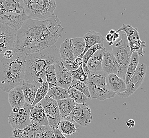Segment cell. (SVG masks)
<instances>
[{"mask_svg":"<svg viewBox=\"0 0 149 138\" xmlns=\"http://www.w3.org/2000/svg\"><path fill=\"white\" fill-rule=\"evenodd\" d=\"M64 27L55 15L44 20L28 18L17 30L13 51L27 55L55 45Z\"/></svg>","mask_w":149,"mask_h":138,"instance_id":"6da1fadb","label":"cell"},{"mask_svg":"<svg viewBox=\"0 0 149 138\" xmlns=\"http://www.w3.org/2000/svg\"><path fill=\"white\" fill-rule=\"evenodd\" d=\"M61 60L59 49L55 45L28 55L24 82L41 86L46 82V68Z\"/></svg>","mask_w":149,"mask_h":138,"instance_id":"7a4b0ae2","label":"cell"},{"mask_svg":"<svg viewBox=\"0 0 149 138\" xmlns=\"http://www.w3.org/2000/svg\"><path fill=\"white\" fill-rule=\"evenodd\" d=\"M26 54L15 52L13 56L0 61V89L9 93L14 87L21 86L24 82Z\"/></svg>","mask_w":149,"mask_h":138,"instance_id":"3957f363","label":"cell"},{"mask_svg":"<svg viewBox=\"0 0 149 138\" xmlns=\"http://www.w3.org/2000/svg\"><path fill=\"white\" fill-rule=\"evenodd\" d=\"M28 19L23 0H0V22L18 30Z\"/></svg>","mask_w":149,"mask_h":138,"instance_id":"277c9868","label":"cell"},{"mask_svg":"<svg viewBox=\"0 0 149 138\" xmlns=\"http://www.w3.org/2000/svg\"><path fill=\"white\" fill-rule=\"evenodd\" d=\"M107 75L103 71H90L88 73L87 86L91 98L104 100L115 96L116 93L108 88L106 82Z\"/></svg>","mask_w":149,"mask_h":138,"instance_id":"5b68a950","label":"cell"},{"mask_svg":"<svg viewBox=\"0 0 149 138\" xmlns=\"http://www.w3.org/2000/svg\"><path fill=\"white\" fill-rule=\"evenodd\" d=\"M112 52L118 64V70L117 75L125 80L127 66L131 60L132 52L125 33H122L121 39L111 46Z\"/></svg>","mask_w":149,"mask_h":138,"instance_id":"8992f818","label":"cell"},{"mask_svg":"<svg viewBox=\"0 0 149 138\" xmlns=\"http://www.w3.org/2000/svg\"><path fill=\"white\" fill-rule=\"evenodd\" d=\"M56 6L55 0H38L36 3L24 5L28 18L39 20L54 15Z\"/></svg>","mask_w":149,"mask_h":138,"instance_id":"52a82bcc","label":"cell"},{"mask_svg":"<svg viewBox=\"0 0 149 138\" xmlns=\"http://www.w3.org/2000/svg\"><path fill=\"white\" fill-rule=\"evenodd\" d=\"M12 133L15 138H54L53 129L49 125L30 124L24 129L13 130Z\"/></svg>","mask_w":149,"mask_h":138,"instance_id":"ba28073f","label":"cell"},{"mask_svg":"<svg viewBox=\"0 0 149 138\" xmlns=\"http://www.w3.org/2000/svg\"><path fill=\"white\" fill-rule=\"evenodd\" d=\"M120 31H124L126 35L132 53L136 52L139 56H143L145 53L143 49L146 47V42L141 40L137 28L132 27L131 24H123L122 27L117 30L118 33Z\"/></svg>","mask_w":149,"mask_h":138,"instance_id":"9c48e42d","label":"cell"},{"mask_svg":"<svg viewBox=\"0 0 149 138\" xmlns=\"http://www.w3.org/2000/svg\"><path fill=\"white\" fill-rule=\"evenodd\" d=\"M40 102L45 111L49 125L53 129H58L62 119L56 100L46 95Z\"/></svg>","mask_w":149,"mask_h":138,"instance_id":"30bf717a","label":"cell"},{"mask_svg":"<svg viewBox=\"0 0 149 138\" xmlns=\"http://www.w3.org/2000/svg\"><path fill=\"white\" fill-rule=\"evenodd\" d=\"M147 66L144 63L139 64L134 75L127 84L125 91L117 93L121 98H127L131 96L143 83L146 75Z\"/></svg>","mask_w":149,"mask_h":138,"instance_id":"8fae6325","label":"cell"},{"mask_svg":"<svg viewBox=\"0 0 149 138\" xmlns=\"http://www.w3.org/2000/svg\"><path fill=\"white\" fill-rule=\"evenodd\" d=\"M31 105L25 102L17 113L11 112L9 116V123L14 130L24 129L30 124V112Z\"/></svg>","mask_w":149,"mask_h":138,"instance_id":"7c38bea8","label":"cell"},{"mask_svg":"<svg viewBox=\"0 0 149 138\" xmlns=\"http://www.w3.org/2000/svg\"><path fill=\"white\" fill-rule=\"evenodd\" d=\"M70 117L71 121L84 127L89 125L93 120L91 109L86 104L75 103Z\"/></svg>","mask_w":149,"mask_h":138,"instance_id":"4fadbf2b","label":"cell"},{"mask_svg":"<svg viewBox=\"0 0 149 138\" xmlns=\"http://www.w3.org/2000/svg\"><path fill=\"white\" fill-rule=\"evenodd\" d=\"M17 30L0 22V54L15 48Z\"/></svg>","mask_w":149,"mask_h":138,"instance_id":"5bb4252c","label":"cell"},{"mask_svg":"<svg viewBox=\"0 0 149 138\" xmlns=\"http://www.w3.org/2000/svg\"><path fill=\"white\" fill-rule=\"evenodd\" d=\"M58 86L68 89L71 85L73 78L69 70L66 68L61 60L55 64Z\"/></svg>","mask_w":149,"mask_h":138,"instance_id":"9a60e30c","label":"cell"},{"mask_svg":"<svg viewBox=\"0 0 149 138\" xmlns=\"http://www.w3.org/2000/svg\"><path fill=\"white\" fill-rule=\"evenodd\" d=\"M102 70L106 74L117 75L118 70V64L112 51L105 49L103 53Z\"/></svg>","mask_w":149,"mask_h":138,"instance_id":"2e32d148","label":"cell"},{"mask_svg":"<svg viewBox=\"0 0 149 138\" xmlns=\"http://www.w3.org/2000/svg\"><path fill=\"white\" fill-rule=\"evenodd\" d=\"M30 123L38 125H49L45 111L40 102L31 105L30 112Z\"/></svg>","mask_w":149,"mask_h":138,"instance_id":"e0dca14e","label":"cell"},{"mask_svg":"<svg viewBox=\"0 0 149 138\" xmlns=\"http://www.w3.org/2000/svg\"><path fill=\"white\" fill-rule=\"evenodd\" d=\"M106 82L108 88L116 93L125 91L126 84L124 80L115 74H109L106 78Z\"/></svg>","mask_w":149,"mask_h":138,"instance_id":"ac0fdd59","label":"cell"},{"mask_svg":"<svg viewBox=\"0 0 149 138\" xmlns=\"http://www.w3.org/2000/svg\"><path fill=\"white\" fill-rule=\"evenodd\" d=\"M9 102L12 108H21L24 106L26 102L21 86L14 87L9 91Z\"/></svg>","mask_w":149,"mask_h":138,"instance_id":"d6986e66","label":"cell"},{"mask_svg":"<svg viewBox=\"0 0 149 138\" xmlns=\"http://www.w3.org/2000/svg\"><path fill=\"white\" fill-rule=\"evenodd\" d=\"M59 52L61 60L64 63L71 64L76 59L73 51L71 38H66L63 43L61 44Z\"/></svg>","mask_w":149,"mask_h":138,"instance_id":"ffe728a7","label":"cell"},{"mask_svg":"<svg viewBox=\"0 0 149 138\" xmlns=\"http://www.w3.org/2000/svg\"><path fill=\"white\" fill-rule=\"evenodd\" d=\"M82 38L84 40L86 47L84 53L80 56L81 58H82L84 54L91 47L98 44H102L104 42V38L102 34L93 30H89Z\"/></svg>","mask_w":149,"mask_h":138,"instance_id":"44dd1931","label":"cell"},{"mask_svg":"<svg viewBox=\"0 0 149 138\" xmlns=\"http://www.w3.org/2000/svg\"><path fill=\"white\" fill-rule=\"evenodd\" d=\"M57 102L60 110L61 119L71 121L70 115L75 102L70 97L58 100Z\"/></svg>","mask_w":149,"mask_h":138,"instance_id":"7402d4cb","label":"cell"},{"mask_svg":"<svg viewBox=\"0 0 149 138\" xmlns=\"http://www.w3.org/2000/svg\"><path fill=\"white\" fill-rule=\"evenodd\" d=\"M104 49H100L95 52V54L90 58L87 62V68L90 71L95 72L102 71V61Z\"/></svg>","mask_w":149,"mask_h":138,"instance_id":"603a6c76","label":"cell"},{"mask_svg":"<svg viewBox=\"0 0 149 138\" xmlns=\"http://www.w3.org/2000/svg\"><path fill=\"white\" fill-rule=\"evenodd\" d=\"M21 87L23 90L25 102L28 104L33 105L37 91L39 87L36 84L25 82H23Z\"/></svg>","mask_w":149,"mask_h":138,"instance_id":"cb8c5ba5","label":"cell"},{"mask_svg":"<svg viewBox=\"0 0 149 138\" xmlns=\"http://www.w3.org/2000/svg\"><path fill=\"white\" fill-rule=\"evenodd\" d=\"M139 62V56L137 52H134L132 54L131 60L128 64L127 66V71L126 73L125 78V82L126 84H127L130 80H131L132 77L134 75V72L137 68V66Z\"/></svg>","mask_w":149,"mask_h":138,"instance_id":"d4e9b609","label":"cell"},{"mask_svg":"<svg viewBox=\"0 0 149 138\" xmlns=\"http://www.w3.org/2000/svg\"><path fill=\"white\" fill-rule=\"evenodd\" d=\"M47 95L56 101L70 97L68 89L58 86L49 88Z\"/></svg>","mask_w":149,"mask_h":138,"instance_id":"484cf974","label":"cell"},{"mask_svg":"<svg viewBox=\"0 0 149 138\" xmlns=\"http://www.w3.org/2000/svg\"><path fill=\"white\" fill-rule=\"evenodd\" d=\"M106 49L104 46V44H98L96 45L93 46L91 47L89 49H88V51L84 54L83 57H82V60H83V64H82V67L84 69V72L86 75H88L90 71L87 68V62L88 60H89L90 58L93 56V54H95V52L100 50V49Z\"/></svg>","mask_w":149,"mask_h":138,"instance_id":"4316f807","label":"cell"},{"mask_svg":"<svg viewBox=\"0 0 149 138\" xmlns=\"http://www.w3.org/2000/svg\"><path fill=\"white\" fill-rule=\"evenodd\" d=\"M58 129L64 135L71 136L75 135L78 130V127L74 122L67 120H61Z\"/></svg>","mask_w":149,"mask_h":138,"instance_id":"83f0119b","label":"cell"},{"mask_svg":"<svg viewBox=\"0 0 149 138\" xmlns=\"http://www.w3.org/2000/svg\"><path fill=\"white\" fill-rule=\"evenodd\" d=\"M71 42L75 57H80L86 47L84 40L82 37H75L71 38Z\"/></svg>","mask_w":149,"mask_h":138,"instance_id":"f1b7e54d","label":"cell"},{"mask_svg":"<svg viewBox=\"0 0 149 138\" xmlns=\"http://www.w3.org/2000/svg\"><path fill=\"white\" fill-rule=\"evenodd\" d=\"M69 97L71 98L75 103L77 104H86L89 100L84 93L80 91L75 89L74 88L70 86L68 89Z\"/></svg>","mask_w":149,"mask_h":138,"instance_id":"f546056e","label":"cell"},{"mask_svg":"<svg viewBox=\"0 0 149 138\" xmlns=\"http://www.w3.org/2000/svg\"><path fill=\"white\" fill-rule=\"evenodd\" d=\"M45 77L49 86V88L58 86L55 64H51L46 68L45 70Z\"/></svg>","mask_w":149,"mask_h":138,"instance_id":"4dcf8cb0","label":"cell"},{"mask_svg":"<svg viewBox=\"0 0 149 138\" xmlns=\"http://www.w3.org/2000/svg\"><path fill=\"white\" fill-rule=\"evenodd\" d=\"M49 89V86L47 81L45 84L40 86L37 89L36 97L32 105H36L37 104L40 102V101L44 99L45 96L47 95Z\"/></svg>","mask_w":149,"mask_h":138,"instance_id":"1f68e13d","label":"cell"},{"mask_svg":"<svg viewBox=\"0 0 149 138\" xmlns=\"http://www.w3.org/2000/svg\"><path fill=\"white\" fill-rule=\"evenodd\" d=\"M71 86L73 88H74L75 89H77L81 91V93H84L90 99H91L88 87L83 82L76 79H73V80L72 81Z\"/></svg>","mask_w":149,"mask_h":138,"instance_id":"d6a6232c","label":"cell"},{"mask_svg":"<svg viewBox=\"0 0 149 138\" xmlns=\"http://www.w3.org/2000/svg\"><path fill=\"white\" fill-rule=\"evenodd\" d=\"M71 74L73 79H76L79 81H82L87 85L88 77L85 72H84L82 66H81L75 70L70 71Z\"/></svg>","mask_w":149,"mask_h":138,"instance_id":"836d02e7","label":"cell"},{"mask_svg":"<svg viewBox=\"0 0 149 138\" xmlns=\"http://www.w3.org/2000/svg\"><path fill=\"white\" fill-rule=\"evenodd\" d=\"M63 63L66 69L69 70V71H72V70H75L78 69L80 66H82L83 60H82V58L78 57H76L74 61L71 64H66L64 62Z\"/></svg>","mask_w":149,"mask_h":138,"instance_id":"e575fe53","label":"cell"},{"mask_svg":"<svg viewBox=\"0 0 149 138\" xmlns=\"http://www.w3.org/2000/svg\"><path fill=\"white\" fill-rule=\"evenodd\" d=\"M15 52L11 49H8L6 50L3 53V57L6 59H10L12 58L14 55Z\"/></svg>","mask_w":149,"mask_h":138,"instance_id":"d590c367","label":"cell"},{"mask_svg":"<svg viewBox=\"0 0 149 138\" xmlns=\"http://www.w3.org/2000/svg\"><path fill=\"white\" fill-rule=\"evenodd\" d=\"M54 138H66L64 135L61 132L59 129H53Z\"/></svg>","mask_w":149,"mask_h":138,"instance_id":"8d00e7d4","label":"cell"},{"mask_svg":"<svg viewBox=\"0 0 149 138\" xmlns=\"http://www.w3.org/2000/svg\"><path fill=\"white\" fill-rule=\"evenodd\" d=\"M106 39L108 43L115 42L116 40L113 38V35L109 33L106 35Z\"/></svg>","mask_w":149,"mask_h":138,"instance_id":"74e56055","label":"cell"},{"mask_svg":"<svg viewBox=\"0 0 149 138\" xmlns=\"http://www.w3.org/2000/svg\"><path fill=\"white\" fill-rule=\"evenodd\" d=\"M126 125H127V126L128 127L129 129H131L132 128H133L135 126V121L133 119H129L128 120L126 121Z\"/></svg>","mask_w":149,"mask_h":138,"instance_id":"f35d334b","label":"cell"},{"mask_svg":"<svg viewBox=\"0 0 149 138\" xmlns=\"http://www.w3.org/2000/svg\"><path fill=\"white\" fill-rule=\"evenodd\" d=\"M109 33L113 35V38L116 39V40L119 38V33L117 32V31H115V30H114L113 29H111V30H110L109 31Z\"/></svg>","mask_w":149,"mask_h":138,"instance_id":"ab89813d","label":"cell"},{"mask_svg":"<svg viewBox=\"0 0 149 138\" xmlns=\"http://www.w3.org/2000/svg\"><path fill=\"white\" fill-rule=\"evenodd\" d=\"M15 138V137H13V136H12V137H10V138Z\"/></svg>","mask_w":149,"mask_h":138,"instance_id":"60d3db41","label":"cell"}]
</instances>
